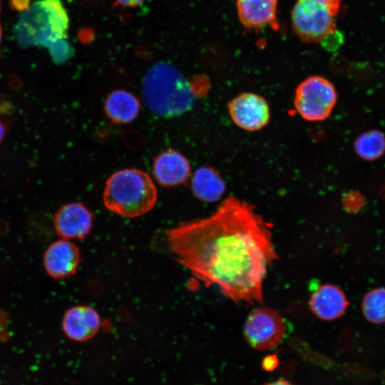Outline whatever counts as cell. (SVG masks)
I'll return each mask as SVG.
<instances>
[{
  "instance_id": "6da1fadb",
  "label": "cell",
  "mask_w": 385,
  "mask_h": 385,
  "mask_svg": "<svg viewBox=\"0 0 385 385\" xmlns=\"http://www.w3.org/2000/svg\"><path fill=\"white\" fill-rule=\"evenodd\" d=\"M175 260L235 303L262 304L267 268L277 258L269 224L247 202L229 196L210 216L166 231Z\"/></svg>"
},
{
  "instance_id": "7a4b0ae2",
  "label": "cell",
  "mask_w": 385,
  "mask_h": 385,
  "mask_svg": "<svg viewBox=\"0 0 385 385\" xmlns=\"http://www.w3.org/2000/svg\"><path fill=\"white\" fill-rule=\"evenodd\" d=\"M68 26L61 0H38L22 12L15 34L21 46H47L57 61H64L71 53L66 41Z\"/></svg>"
},
{
  "instance_id": "3957f363",
  "label": "cell",
  "mask_w": 385,
  "mask_h": 385,
  "mask_svg": "<svg viewBox=\"0 0 385 385\" xmlns=\"http://www.w3.org/2000/svg\"><path fill=\"white\" fill-rule=\"evenodd\" d=\"M143 96L154 114L173 118L192 108L195 91L190 82L175 66L167 62H158L144 77Z\"/></svg>"
},
{
  "instance_id": "277c9868",
  "label": "cell",
  "mask_w": 385,
  "mask_h": 385,
  "mask_svg": "<svg viewBox=\"0 0 385 385\" xmlns=\"http://www.w3.org/2000/svg\"><path fill=\"white\" fill-rule=\"evenodd\" d=\"M157 197V189L151 178L133 168L113 173L106 183L103 196L108 210L128 218L138 217L149 212Z\"/></svg>"
},
{
  "instance_id": "5b68a950",
  "label": "cell",
  "mask_w": 385,
  "mask_h": 385,
  "mask_svg": "<svg viewBox=\"0 0 385 385\" xmlns=\"http://www.w3.org/2000/svg\"><path fill=\"white\" fill-rule=\"evenodd\" d=\"M343 0H297L292 11V26L306 43H319L337 31L335 19Z\"/></svg>"
},
{
  "instance_id": "8992f818",
  "label": "cell",
  "mask_w": 385,
  "mask_h": 385,
  "mask_svg": "<svg viewBox=\"0 0 385 385\" xmlns=\"http://www.w3.org/2000/svg\"><path fill=\"white\" fill-rule=\"evenodd\" d=\"M337 100L336 89L328 79L320 76H312L297 87L294 106L304 120L321 121L330 115Z\"/></svg>"
},
{
  "instance_id": "52a82bcc",
  "label": "cell",
  "mask_w": 385,
  "mask_h": 385,
  "mask_svg": "<svg viewBox=\"0 0 385 385\" xmlns=\"http://www.w3.org/2000/svg\"><path fill=\"white\" fill-rule=\"evenodd\" d=\"M289 331L285 319L277 310L265 307L254 309L247 317L244 335L250 346L258 351L279 345Z\"/></svg>"
},
{
  "instance_id": "ba28073f",
  "label": "cell",
  "mask_w": 385,
  "mask_h": 385,
  "mask_svg": "<svg viewBox=\"0 0 385 385\" xmlns=\"http://www.w3.org/2000/svg\"><path fill=\"white\" fill-rule=\"evenodd\" d=\"M228 111L233 122L247 131H257L267 125L270 107L267 101L253 93H242L228 104Z\"/></svg>"
},
{
  "instance_id": "9c48e42d",
  "label": "cell",
  "mask_w": 385,
  "mask_h": 385,
  "mask_svg": "<svg viewBox=\"0 0 385 385\" xmlns=\"http://www.w3.org/2000/svg\"><path fill=\"white\" fill-rule=\"evenodd\" d=\"M93 215L80 202L61 205L54 215L53 225L58 236L66 240H82L91 232Z\"/></svg>"
},
{
  "instance_id": "30bf717a",
  "label": "cell",
  "mask_w": 385,
  "mask_h": 385,
  "mask_svg": "<svg viewBox=\"0 0 385 385\" xmlns=\"http://www.w3.org/2000/svg\"><path fill=\"white\" fill-rule=\"evenodd\" d=\"M80 262L78 247L69 240L63 238L50 244L43 256V264L46 273L56 279L73 275Z\"/></svg>"
},
{
  "instance_id": "8fae6325",
  "label": "cell",
  "mask_w": 385,
  "mask_h": 385,
  "mask_svg": "<svg viewBox=\"0 0 385 385\" xmlns=\"http://www.w3.org/2000/svg\"><path fill=\"white\" fill-rule=\"evenodd\" d=\"M101 320L98 312L87 305H77L67 309L62 319V329L68 338L85 342L99 331Z\"/></svg>"
},
{
  "instance_id": "7c38bea8",
  "label": "cell",
  "mask_w": 385,
  "mask_h": 385,
  "mask_svg": "<svg viewBox=\"0 0 385 385\" xmlns=\"http://www.w3.org/2000/svg\"><path fill=\"white\" fill-rule=\"evenodd\" d=\"M153 171L155 180L164 187L185 184L191 173L187 158L173 149H168L155 157Z\"/></svg>"
},
{
  "instance_id": "4fadbf2b",
  "label": "cell",
  "mask_w": 385,
  "mask_h": 385,
  "mask_svg": "<svg viewBox=\"0 0 385 385\" xmlns=\"http://www.w3.org/2000/svg\"><path fill=\"white\" fill-rule=\"evenodd\" d=\"M309 305L313 314L318 318L332 321L344 314L349 302L341 289L327 284L319 285L312 292Z\"/></svg>"
},
{
  "instance_id": "5bb4252c",
  "label": "cell",
  "mask_w": 385,
  "mask_h": 385,
  "mask_svg": "<svg viewBox=\"0 0 385 385\" xmlns=\"http://www.w3.org/2000/svg\"><path fill=\"white\" fill-rule=\"evenodd\" d=\"M277 0H237V11L242 24L248 29L266 26L277 31Z\"/></svg>"
},
{
  "instance_id": "9a60e30c",
  "label": "cell",
  "mask_w": 385,
  "mask_h": 385,
  "mask_svg": "<svg viewBox=\"0 0 385 385\" xmlns=\"http://www.w3.org/2000/svg\"><path fill=\"white\" fill-rule=\"evenodd\" d=\"M104 109L111 121L118 124H126L137 118L140 103L131 93L125 90H115L107 96Z\"/></svg>"
},
{
  "instance_id": "2e32d148",
  "label": "cell",
  "mask_w": 385,
  "mask_h": 385,
  "mask_svg": "<svg viewBox=\"0 0 385 385\" xmlns=\"http://www.w3.org/2000/svg\"><path fill=\"white\" fill-rule=\"evenodd\" d=\"M191 187L197 198L207 202L220 200L225 191L222 176L211 167L197 169L191 180Z\"/></svg>"
},
{
  "instance_id": "e0dca14e",
  "label": "cell",
  "mask_w": 385,
  "mask_h": 385,
  "mask_svg": "<svg viewBox=\"0 0 385 385\" xmlns=\"http://www.w3.org/2000/svg\"><path fill=\"white\" fill-rule=\"evenodd\" d=\"M354 148L361 159L376 160L385 153V135L379 130H368L355 139Z\"/></svg>"
},
{
  "instance_id": "ac0fdd59",
  "label": "cell",
  "mask_w": 385,
  "mask_h": 385,
  "mask_svg": "<svg viewBox=\"0 0 385 385\" xmlns=\"http://www.w3.org/2000/svg\"><path fill=\"white\" fill-rule=\"evenodd\" d=\"M361 309L369 322L385 323V288L377 287L366 293L361 302Z\"/></svg>"
},
{
  "instance_id": "d6986e66",
  "label": "cell",
  "mask_w": 385,
  "mask_h": 385,
  "mask_svg": "<svg viewBox=\"0 0 385 385\" xmlns=\"http://www.w3.org/2000/svg\"><path fill=\"white\" fill-rule=\"evenodd\" d=\"M343 40L342 34L337 30L327 35L320 43L327 50L337 49L342 45Z\"/></svg>"
},
{
  "instance_id": "ffe728a7",
  "label": "cell",
  "mask_w": 385,
  "mask_h": 385,
  "mask_svg": "<svg viewBox=\"0 0 385 385\" xmlns=\"http://www.w3.org/2000/svg\"><path fill=\"white\" fill-rule=\"evenodd\" d=\"M363 199L359 194H348L344 199L345 207L349 210L355 211L360 209L363 205Z\"/></svg>"
},
{
  "instance_id": "44dd1931",
  "label": "cell",
  "mask_w": 385,
  "mask_h": 385,
  "mask_svg": "<svg viewBox=\"0 0 385 385\" xmlns=\"http://www.w3.org/2000/svg\"><path fill=\"white\" fill-rule=\"evenodd\" d=\"M278 364V359L275 355L266 356L262 361V367L267 371L274 369Z\"/></svg>"
},
{
  "instance_id": "7402d4cb",
  "label": "cell",
  "mask_w": 385,
  "mask_h": 385,
  "mask_svg": "<svg viewBox=\"0 0 385 385\" xmlns=\"http://www.w3.org/2000/svg\"><path fill=\"white\" fill-rule=\"evenodd\" d=\"M29 0H11V4L16 10L24 11L30 6Z\"/></svg>"
},
{
  "instance_id": "603a6c76",
  "label": "cell",
  "mask_w": 385,
  "mask_h": 385,
  "mask_svg": "<svg viewBox=\"0 0 385 385\" xmlns=\"http://www.w3.org/2000/svg\"><path fill=\"white\" fill-rule=\"evenodd\" d=\"M145 0H116V1L121 6L133 7L140 5Z\"/></svg>"
},
{
  "instance_id": "cb8c5ba5",
  "label": "cell",
  "mask_w": 385,
  "mask_h": 385,
  "mask_svg": "<svg viewBox=\"0 0 385 385\" xmlns=\"http://www.w3.org/2000/svg\"><path fill=\"white\" fill-rule=\"evenodd\" d=\"M6 133V123L0 118V143L4 140Z\"/></svg>"
},
{
  "instance_id": "d4e9b609",
  "label": "cell",
  "mask_w": 385,
  "mask_h": 385,
  "mask_svg": "<svg viewBox=\"0 0 385 385\" xmlns=\"http://www.w3.org/2000/svg\"><path fill=\"white\" fill-rule=\"evenodd\" d=\"M265 385H293V384H292L290 382H289L288 381L285 379H278V380L267 383Z\"/></svg>"
},
{
  "instance_id": "484cf974",
  "label": "cell",
  "mask_w": 385,
  "mask_h": 385,
  "mask_svg": "<svg viewBox=\"0 0 385 385\" xmlns=\"http://www.w3.org/2000/svg\"><path fill=\"white\" fill-rule=\"evenodd\" d=\"M381 380L384 383H385V370H384L381 374Z\"/></svg>"
},
{
  "instance_id": "4316f807",
  "label": "cell",
  "mask_w": 385,
  "mask_h": 385,
  "mask_svg": "<svg viewBox=\"0 0 385 385\" xmlns=\"http://www.w3.org/2000/svg\"><path fill=\"white\" fill-rule=\"evenodd\" d=\"M1 25H0V40H1Z\"/></svg>"
},
{
  "instance_id": "83f0119b",
  "label": "cell",
  "mask_w": 385,
  "mask_h": 385,
  "mask_svg": "<svg viewBox=\"0 0 385 385\" xmlns=\"http://www.w3.org/2000/svg\"><path fill=\"white\" fill-rule=\"evenodd\" d=\"M0 8H1V2H0Z\"/></svg>"
}]
</instances>
